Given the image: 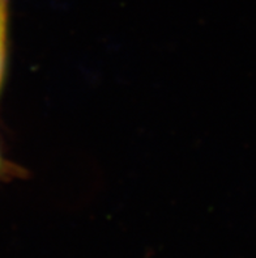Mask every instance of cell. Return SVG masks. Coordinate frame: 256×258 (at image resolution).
<instances>
[{
	"label": "cell",
	"mask_w": 256,
	"mask_h": 258,
	"mask_svg": "<svg viewBox=\"0 0 256 258\" xmlns=\"http://www.w3.org/2000/svg\"><path fill=\"white\" fill-rule=\"evenodd\" d=\"M7 0H0V85L3 80L4 64H6V46H7Z\"/></svg>",
	"instance_id": "obj_1"
}]
</instances>
